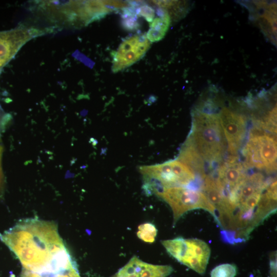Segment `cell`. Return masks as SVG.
<instances>
[{
    "label": "cell",
    "mask_w": 277,
    "mask_h": 277,
    "mask_svg": "<svg viewBox=\"0 0 277 277\" xmlns=\"http://www.w3.org/2000/svg\"><path fill=\"white\" fill-rule=\"evenodd\" d=\"M48 31L50 30L21 26L0 31V70L11 60L25 44Z\"/></svg>",
    "instance_id": "obj_7"
},
{
    "label": "cell",
    "mask_w": 277,
    "mask_h": 277,
    "mask_svg": "<svg viewBox=\"0 0 277 277\" xmlns=\"http://www.w3.org/2000/svg\"><path fill=\"white\" fill-rule=\"evenodd\" d=\"M237 267L233 264H223L214 268L210 277H234L237 274Z\"/></svg>",
    "instance_id": "obj_17"
},
{
    "label": "cell",
    "mask_w": 277,
    "mask_h": 277,
    "mask_svg": "<svg viewBox=\"0 0 277 277\" xmlns=\"http://www.w3.org/2000/svg\"><path fill=\"white\" fill-rule=\"evenodd\" d=\"M172 257L199 274H203L210 255L208 244L198 239L177 238L162 241Z\"/></svg>",
    "instance_id": "obj_4"
},
{
    "label": "cell",
    "mask_w": 277,
    "mask_h": 277,
    "mask_svg": "<svg viewBox=\"0 0 277 277\" xmlns=\"http://www.w3.org/2000/svg\"><path fill=\"white\" fill-rule=\"evenodd\" d=\"M276 142L275 138L265 132L251 131L243 150L244 166L266 169L268 172L276 170Z\"/></svg>",
    "instance_id": "obj_6"
},
{
    "label": "cell",
    "mask_w": 277,
    "mask_h": 277,
    "mask_svg": "<svg viewBox=\"0 0 277 277\" xmlns=\"http://www.w3.org/2000/svg\"><path fill=\"white\" fill-rule=\"evenodd\" d=\"M0 71H1V70H0Z\"/></svg>",
    "instance_id": "obj_22"
},
{
    "label": "cell",
    "mask_w": 277,
    "mask_h": 277,
    "mask_svg": "<svg viewBox=\"0 0 277 277\" xmlns=\"http://www.w3.org/2000/svg\"><path fill=\"white\" fill-rule=\"evenodd\" d=\"M151 2L159 8H161L167 11L171 19L179 18L185 14L186 9L185 1H153Z\"/></svg>",
    "instance_id": "obj_14"
},
{
    "label": "cell",
    "mask_w": 277,
    "mask_h": 277,
    "mask_svg": "<svg viewBox=\"0 0 277 277\" xmlns=\"http://www.w3.org/2000/svg\"><path fill=\"white\" fill-rule=\"evenodd\" d=\"M155 194L171 208L174 225L185 213L196 209L209 212L215 219V209L202 191L186 187H174L162 189Z\"/></svg>",
    "instance_id": "obj_5"
},
{
    "label": "cell",
    "mask_w": 277,
    "mask_h": 277,
    "mask_svg": "<svg viewBox=\"0 0 277 277\" xmlns=\"http://www.w3.org/2000/svg\"><path fill=\"white\" fill-rule=\"evenodd\" d=\"M178 160L190 168L195 174L196 172L199 174L202 179L206 175L204 161L190 144L186 143L180 152Z\"/></svg>",
    "instance_id": "obj_13"
},
{
    "label": "cell",
    "mask_w": 277,
    "mask_h": 277,
    "mask_svg": "<svg viewBox=\"0 0 277 277\" xmlns=\"http://www.w3.org/2000/svg\"><path fill=\"white\" fill-rule=\"evenodd\" d=\"M172 271L171 266L149 264L134 256L111 277H167Z\"/></svg>",
    "instance_id": "obj_10"
},
{
    "label": "cell",
    "mask_w": 277,
    "mask_h": 277,
    "mask_svg": "<svg viewBox=\"0 0 277 277\" xmlns=\"http://www.w3.org/2000/svg\"><path fill=\"white\" fill-rule=\"evenodd\" d=\"M156 234L157 229L152 223H144L138 227L137 235L145 242L153 243L155 241Z\"/></svg>",
    "instance_id": "obj_16"
},
{
    "label": "cell",
    "mask_w": 277,
    "mask_h": 277,
    "mask_svg": "<svg viewBox=\"0 0 277 277\" xmlns=\"http://www.w3.org/2000/svg\"><path fill=\"white\" fill-rule=\"evenodd\" d=\"M150 45L144 34H134L124 40L112 55V71L119 72L136 63L146 54Z\"/></svg>",
    "instance_id": "obj_8"
},
{
    "label": "cell",
    "mask_w": 277,
    "mask_h": 277,
    "mask_svg": "<svg viewBox=\"0 0 277 277\" xmlns=\"http://www.w3.org/2000/svg\"><path fill=\"white\" fill-rule=\"evenodd\" d=\"M139 169L144 176L143 189L149 195L163 188L187 186L195 179V173L178 160Z\"/></svg>",
    "instance_id": "obj_3"
},
{
    "label": "cell",
    "mask_w": 277,
    "mask_h": 277,
    "mask_svg": "<svg viewBox=\"0 0 277 277\" xmlns=\"http://www.w3.org/2000/svg\"><path fill=\"white\" fill-rule=\"evenodd\" d=\"M246 169L244 164L238 161V157L232 155L220 165L216 180L226 196L245 178Z\"/></svg>",
    "instance_id": "obj_11"
},
{
    "label": "cell",
    "mask_w": 277,
    "mask_h": 277,
    "mask_svg": "<svg viewBox=\"0 0 277 277\" xmlns=\"http://www.w3.org/2000/svg\"><path fill=\"white\" fill-rule=\"evenodd\" d=\"M136 15L143 17L148 22L150 23L155 17V11L151 7L142 5L135 8Z\"/></svg>",
    "instance_id": "obj_19"
},
{
    "label": "cell",
    "mask_w": 277,
    "mask_h": 277,
    "mask_svg": "<svg viewBox=\"0 0 277 277\" xmlns=\"http://www.w3.org/2000/svg\"><path fill=\"white\" fill-rule=\"evenodd\" d=\"M1 135H0V199L2 198V197L3 195L4 191V175L2 170V153H3V146L2 144V141L1 138Z\"/></svg>",
    "instance_id": "obj_20"
},
{
    "label": "cell",
    "mask_w": 277,
    "mask_h": 277,
    "mask_svg": "<svg viewBox=\"0 0 277 277\" xmlns=\"http://www.w3.org/2000/svg\"><path fill=\"white\" fill-rule=\"evenodd\" d=\"M0 239L17 258L23 269L57 272L76 265L54 222L23 219L0 234Z\"/></svg>",
    "instance_id": "obj_1"
},
{
    "label": "cell",
    "mask_w": 277,
    "mask_h": 277,
    "mask_svg": "<svg viewBox=\"0 0 277 277\" xmlns=\"http://www.w3.org/2000/svg\"><path fill=\"white\" fill-rule=\"evenodd\" d=\"M271 277H276V269L275 270V267L273 268V270L271 272Z\"/></svg>",
    "instance_id": "obj_21"
},
{
    "label": "cell",
    "mask_w": 277,
    "mask_h": 277,
    "mask_svg": "<svg viewBox=\"0 0 277 277\" xmlns=\"http://www.w3.org/2000/svg\"><path fill=\"white\" fill-rule=\"evenodd\" d=\"M157 14V16L150 23L149 29L146 35L150 42H156L163 39L171 22L170 16L164 9L159 8Z\"/></svg>",
    "instance_id": "obj_12"
},
{
    "label": "cell",
    "mask_w": 277,
    "mask_h": 277,
    "mask_svg": "<svg viewBox=\"0 0 277 277\" xmlns=\"http://www.w3.org/2000/svg\"><path fill=\"white\" fill-rule=\"evenodd\" d=\"M223 130L228 149L232 155H235L240 149L245 138L246 124L245 118L227 108H223L218 114Z\"/></svg>",
    "instance_id": "obj_9"
},
{
    "label": "cell",
    "mask_w": 277,
    "mask_h": 277,
    "mask_svg": "<svg viewBox=\"0 0 277 277\" xmlns=\"http://www.w3.org/2000/svg\"><path fill=\"white\" fill-rule=\"evenodd\" d=\"M186 142L193 146L203 160L209 163L221 161L227 142L218 114L194 112L191 132Z\"/></svg>",
    "instance_id": "obj_2"
},
{
    "label": "cell",
    "mask_w": 277,
    "mask_h": 277,
    "mask_svg": "<svg viewBox=\"0 0 277 277\" xmlns=\"http://www.w3.org/2000/svg\"><path fill=\"white\" fill-rule=\"evenodd\" d=\"M259 126L263 131L267 130L274 134L276 133V107L269 112L263 121L259 122Z\"/></svg>",
    "instance_id": "obj_18"
},
{
    "label": "cell",
    "mask_w": 277,
    "mask_h": 277,
    "mask_svg": "<svg viewBox=\"0 0 277 277\" xmlns=\"http://www.w3.org/2000/svg\"><path fill=\"white\" fill-rule=\"evenodd\" d=\"M20 277H81L76 266L57 272H34L23 269Z\"/></svg>",
    "instance_id": "obj_15"
}]
</instances>
